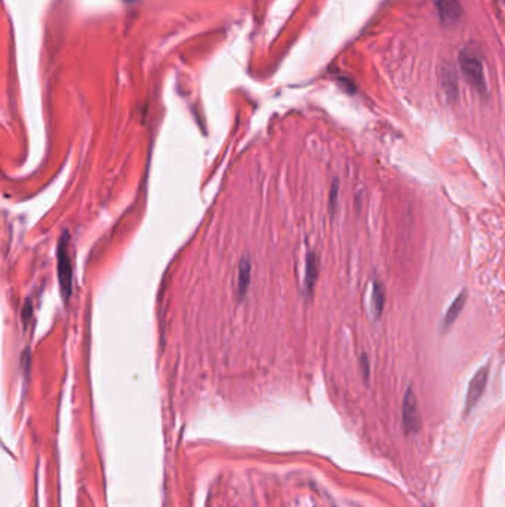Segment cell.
Returning <instances> with one entry per match:
<instances>
[{"label":"cell","mask_w":505,"mask_h":507,"mask_svg":"<svg viewBox=\"0 0 505 507\" xmlns=\"http://www.w3.org/2000/svg\"><path fill=\"white\" fill-rule=\"evenodd\" d=\"M68 247H70V236L68 231H64L58 243V280L66 303H68L73 292V269H72V260H70Z\"/></svg>","instance_id":"1"},{"label":"cell","mask_w":505,"mask_h":507,"mask_svg":"<svg viewBox=\"0 0 505 507\" xmlns=\"http://www.w3.org/2000/svg\"><path fill=\"white\" fill-rule=\"evenodd\" d=\"M459 66L461 72L468 80V84L480 94H486V79H484V70L482 59L473 54L471 50L466 49L459 55Z\"/></svg>","instance_id":"2"},{"label":"cell","mask_w":505,"mask_h":507,"mask_svg":"<svg viewBox=\"0 0 505 507\" xmlns=\"http://www.w3.org/2000/svg\"><path fill=\"white\" fill-rule=\"evenodd\" d=\"M403 428L406 433H417L421 429V415L418 408V401L412 390H408L403 399V410H402Z\"/></svg>","instance_id":"3"},{"label":"cell","mask_w":505,"mask_h":507,"mask_svg":"<svg viewBox=\"0 0 505 507\" xmlns=\"http://www.w3.org/2000/svg\"><path fill=\"white\" fill-rule=\"evenodd\" d=\"M488 380H489V365L480 368L468 384V392L466 398V414H468L474 407H476V403L483 396Z\"/></svg>","instance_id":"4"},{"label":"cell","mask_w":505,"mask_h":507,"mask_svg":"<svg viewBox=\"0 0 505 507\" xmlns=\"http://www.w3.org/2000/svg\"><path fill=\"white\" fill-rule=\"evenodd\" d=\"M437 15L444 26H455L462 17V6L459 0H434Z\"/></svg>","instance_id":"5"},{"label":"cell","mask_w":505,"mask_h":507,"mask_svg":"<svg viewBox=\"0 0 505 507\" xmlns=\"http://www.w3.org/2000/svg\"><path fill=\"white\" fill-rule=\"evenodd\" d=\"M466 301H467V292L461 291L459 296L450 304L448 312L444 313V318L442 321V332H446L453 325V323H455V321L459 318L464 306H466Z\"/></svg>","instance_id":"6"},{"label":"cell","mask_w":505,"mask_h":507,"mask_svg":"<svg viewBox=\"0 0 505 507\" xmlns=\"http://www.w3.org/2000/svg\"><path fill=\"white\" fill-rule=\"evenodd\" d=\"M317 276H319V260L315 252H310L307 256V262H306V292L307 294H311L313 289H315Z\"/></svg>","instance_id":"7"},{"label":"cell","mask_w":505,"mask_h":507,"mask_svg":"<svg viewBox=\"0 0 505 507\" xmlns=\"http://www.w3.org/2000/svg\"><path fill=\"white\" fill-rule=\"evenodd\" d=\"M250 262L248 260H241L239 265V273H237V296L241 300L245 297V294L249 288L250 283Z\"/></svg>","instance_id":"8"},{"label":"cell","mask_w":505,"mask_h":507,"mask_svg":"<svg viewBox=\"0 0 505 507\" xmlns=\"http://www.w3.org/2000/svg\"><path fill=\"white\" fill-rule=\"evenodd\" d=\"M384 307H386V289H384L382 283L379 280H373L372 310L373 313H375L377 318H381Z\"/></svg>","instance_id":"9"},{"label":"cell","mask_w":505,"mask_h":507,"mask_svg":"<svg viewBox=\"0 0 505 507\" xmlns=\"http://www.w3.org/2000/svg\"><path fill=\"white\" fill-rule=\"evenodd\" d=\"M444 82H443V88L446 90V94L450 99L455 98L458 95V84L457 79L453 76L452 72H444Z\"/></svg>","instance_id":"10"},{"label":"cell","mask_w":505,"mask_h":507,"mask_svg":"<svg viewBox=\"0 0 505 507\" xmlns=\"http://www.w3.org/2000/svg\"><path fill=\"white\" fill-rule=\"evenodd\" d=\"M338 193H339V182H338V180H335V181L332 182L330 193H329V209H330V214H333V212H335Z\"/></svg>","instance_id":"11"},{"label":"cell","mask_w":505,"mask_h":507,"mask_svg":"<svg viewBox=\"0 0 505 507\" xmlns=\"http://www.w3.org/2000/svg\"><path fill=\"white\" fill-rule=\"evenodd\" d=\"M360 365H362V368H363V375H365V379L368 380V377H369V361H368L366 354H362Z\"/></svg>","instance_id":"12"},{"label":"cell","mask_w":505,"mask_h":507,"mask_svg":"<svg viewBox=\"0 0 505 507\" xmlns=\"http://www.w3.org/2000/svg\"><path fill=\"white\" fill-rule=\"evenodd\" d=\"M26 313V316H23V319H24V322H27V319L30 318V316H32V304H30V303H27V306H26V312L23 310V314Z\"/></svg>","instance_id":"13"}]
</instances>
